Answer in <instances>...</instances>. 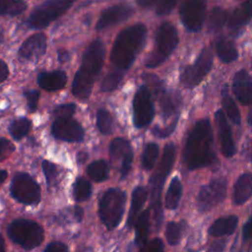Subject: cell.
<instances>
[{
  "label": "cell",
  "mask_w": 252,
  "mask_h": 252,
  "mask_svg": "<svg viewBox=\"0 0 252 252\" xmlns=\"http://www.w3.org/2000/svg\"><path fill=\"white\" fill-rule=\"evenodd\" d=\"M76 111V105L74 103L60 104L54 108L53 114L57 117H72Z\"/></svg>",
  "instance_id": "40"
},
{
  "label": "cell",
  "mask_w": 252,
  "mask_h": 252,
  "mask_svg": "<svg viewBox=\"0 0 252 252\" xmlns=\"http://www.w3.org/2000/svg\"><path fill=\"white\" fill-rule=\"evenodd\" d=\"M87 173L94 181L101 182L107 179L109 174V166L105 160H95L88 166Z\"/></svg>",
  "instance_id": "29"
},
{
  "label": "cell",
  "mask_w": 252,
  "mask_h": 252,
  "mask_svg": "<svg viewBox=\"0 0 252 252\" xmlns=\"http://www.w3.org/2000/svg\"><path fill=\"white\" fill-rule=\"evenodd\" d=\"M178 44V33L171 23L161 24L156 35V48L145 61L148 68H155L161 64Z\"/></svg>",
  "instance_id": "5"
},
{
  "label": "cell",
  "mask_w": 252,
  "mask_h": 252,
  "mask_svg": "<svg viewBox=\"0 0 252 252\" xmlns=\"http://www.w3.org/2000/svg\"><path fill=\"white\" fill-rule=\"evenodd\" d=\"M51 130L54 138L65 142H81L85 136L81 124L72 117H57Z\"/></svg>",
  "instance_id": "14"
},
{
  "label": "cell",
  "mask_w": 252,
  "mask_h": 252,
  "mask_svg": "<svg viewBox=\"0 0 252 252\" xmlns=\"http://www.w3.org/2000/svg\"><path fill=\"white\" fill-rule=\"evenodd\" d=\"M242 235H243L244 240H249L252 237V217L244 224L243 229H242Z\"/></svg>",
  "instance_id": "47"
},
{
  "label": "cell",
  "mask_w": 252,
  "mask_h": 252,
  "mask_svg": "<svg viewBox=\"0 0 252 252\" xmlns=\"http://www.w3.org/2000/svg\"><path fill=\"white\" fill-rule=\"evenodd\" d=\"M134 123L138 128L146 127L154 118L155 108L151 97V93L147 86H142L137 91L134 101Z\"/></svg>",
  "instance_id": "11"
},
{
  "label": "cell",
  "mask_w": 252,
  "mask_h": 252,
  "mask_svg": "<svg viewBox=\"0 0 252 252\" xmlns=\"http://www.w3.org/2000/svg\"><path fill=\"white\" fill-rule=\"evenodd\" d=\"M206 0H183L180 7V19L184 27L191 32H198L204 23Z\"/></svg>",
  "instance_id": "13"
},
{
  "label": "cell",
  "mask_w": 252,
  "mask_h": 252,
  "mask_svg": "<svg viewBox=\"0 0 252 252\" xmlns=\"http://www.w3.org/2000/svg\"><path fill=\"white\" fill-rule=\"evenodd\" d=\"M221 103L223 106V109L225 111V114L227 115V117L230 119V121H232L234 124L238 125L240 124L241 121V117H240V112L239 109L236 105V103L234 102V100L232 99V97L229 95L226 87L223 89L222 91V95H221Z\"/></svg>",
  "instance_id": "28"
},
{
  "label": "cell",
  "mask_w": 252,
  "mask_h": 252,
  "mask_svg": "<svg viewBox=\"0 0 252 252\" xmlns=\"http://www.w3.org/2000/svg\"><path fill=\"white\" fill-rule=\"evenodd\" d=\"M67 83L66 73L62 70H55L51 72H42L37 77L38 86L48 92L61 90Z\"/></svg>",
  "instance_id": "20"
},
{
  "label": "cell",
  "mask_w": 252,
  "mask_h": 252,
  "mask_svg": "<svg viewBox=\"0 0 252 252\" xmlns=\"http://www.w3.org/2000/svg\"><path fill=\"white\" fill-rule=\"evenodd\" d=\"M227 182L224 178H217L204 185L198 195V208L200 211H208L220 204L226 195Z\"/></svg>",
  "instance_id": "12"
},
{
  "label": "cell",
  "mask_w": 252,
  "mask_h": 252,
  "mask_svg": "<svg viewBox=\"0 0 252 252\" xmlns=\"http://www.w3.org/2000/svg\"><path fill=\"white\" fill-rule=\"evenodd\" d=\"M182 193V185L180 180L177 177H174L167 189V193L165 195V207L168 210H174L180 201Z\"/></svg>",
  "instance_id": "27"
},
{
  "label": "cell",
  "mask_w": 252,
  "mask_h": 252,
  "mask_svg": "<svg viewBox=\"0 0 252 252\" xmlns=\"http://www.w3.org/2000/svg\"><path fill=\"white\" fill-rule=\"evenodd\" d=\"M159 0H137V3L144 8H150L155 4H158Z\"/></svg>",
  "instance_id": "51"
},
{
  "label": "cell",
  "mask_w": 252,
  "mask_h": 252,
  "mask_svg": "<svg viewBox=\"0 0 252 252\" xmlns=\"http://www.w3.org/2000/svg\"><path fill=\"white\" fill-rule=\"evenodd\" d=\"M181 236V226L179 223L170 221L167 223L165 228V237L170 245H176Z\"/></svg>",
  "instance_id": "38"
},
{
  "label": "cell",
  "mask_w": 252,
  "mask_h": 252,
  "mask_svg": "<svg viewBox=\"0 0 252 252\" xmlns=\"http://www.w3.org/2000/svg\"><path fill=\"white\" fill-rule=\"evenodd\" d=\"M238 219L236 216H228L225 218H220L209 228V233L213 236H223L230 234L236 228Z\"/></svg>",
  "instance_id": "23"
},
{
  "label": "cell",
  "mask_w": 252,
  "mask_h": 252,
  "mask_svg": "<svg viewBox=\"0 0 252 252\" xmlns=\"http://www.w3.org/2000/svg\"><path fill=\"white\" fill-rule=\"evenodd\" d=\"M14 150L15 148L9 140L0 138V161L6 159L14 152Z\"/></svg>",
  "instance_id": "43"
},
{
  "label": "cell",
  "mask_w": 252,
  "mask_h": 252,
  "mask_svg": "<svg viewBox=\"0 0 252 252\" xmlns=\"http://www.w3.org/2000/svg\"><path fill=\"white\" fill-rule=\"evenodd\" d=\"M139 252H163V243L159 238L145 243Z\"/></svg>",
  "instance_id": "41"
},
{
  "label": "cell",
  "mask_w": 252,
  "mask_h": 252,
  "mask_svg": "<svg viewBox=\"0 0 252 252\" xmlns=\"http://www.w3.org/2000/svg\"><path fill=\"white\" fill-rule=\"evenodd\" d=\"M126 204L125 192L118 189H109L99 201L98 214L102 223L109 230L114 229L122 220Z\"/></svg>",
  "instance_id": "6"
},
{
  "label": "cell",
  "mask_w": 252,
  "mask_h": 252,
  "mask_svg": "<svg viewBox=\"0 0 252 252\" xmlns=\"http://www.w3.org/2000/svg\"><path fill=\"white\" fill-rule=\"evenodd\" d=\"M252 196V173L240 175L233 187V202L236 205L244 204Z\"/></svg>",
  "instance_id": "21"
},
{
  "label": "cell",
  "mask_w": 252,
  "mask_h": 252,
  "mask_svg": "<svg viewBox=\"0 0 252 252\" xmlns=\"http://www.w3.org/2000/svg\"><path fill=\"white\" fill-rule=\"evenodd\" d=\"M176 126V119L174 121H172V123L165 127V128H159L158 126H156L153 130V133L158 136V137H167L169 134H171L173 132V130L175 129Z\"/></svg>",
  "instance_id": "45"
},
{
  "label": "cell",
  "mask_w": 252,
  "mask_h": 252,
  "mask_svg": "<svg viewBox=\"0 0 252 252\" xmlns=\"http://www.w3.org/2000/svg\"><path fill=\"white\" fill-rule=\"evenodd\" d=\"M0 41H1V33H0Z\"/></svg>",
  "instance_id": "57"
},
{
  "label": "cell",
  "mask_w": 252,
  "mask_h": 252,
  "mask_svg": "<svg viewBox=\"0 0 252 252\" xmlns=\"http://www.w3.org/2000/svg\"><path fill=\"white\" fill-rule=\"evenodd\" d=\"M76 0H46L30 15L27 25L32 30H40L63 16Z\"/></svg>",
  "instance_id": "8"
},
{
  "label": "cell",
  "mask_w": 252,
  "mask_h": 252,
  "mask_svg": "<svg viewBox=\"0 0 252 252\" xmlns=\"http://www.w3.org/2000/svg\"><path fill=\"white\" fill-rule=\"evenodd\" d=\"M7 178V171L6 170H0V185L5 181Z\"/></svg>",
  "instance_id": "53"
},
{
  "label": "cell",
  "mask_w": 252,
  "mask_h": 252,
  "mask_svg": "<svg viewBox=\"0 0 252 252\" xmlns=\"http://www.w3.org/2000/svg\"><path fill=\"white\" fill-rule=\"evenodd\" d=\"M57 55H58V61L61 63H65L70 59V55H69L68 51H66L65 49L58 50Z\"/></svg>",
  "instance_id": "49"
},
{
  "label": "cell",
  "mask_w": 252,
  "mask_h": 252,
  "mask_svg": "<svg viewBox=\"0 0 252 252\" xmlns=\"http://www.w3.org/2000/svg\"><path fill=\"white\" fill-rule=\"evenodd\" d=\"M213 64V54L209 47H205L193 65L187 66L181 75V82L187 88L197 86L210 72Z\"/></svg>",
  "instance_id": "10"
},
{
  "label": "cell",
  "mask_w": 252,
  "mask_h": 252,
  "mask_svg": "<svg viewBox=\"0 0 252 252\" xmlns=\"http://www.w3.org/2000/svg\"><path fill=\"white\" fill-rule=\"evenodd\" d=\"M26 9L27 4L24 0H0V15L2 16H17Z\"/></svg>",
  "instance_id": "31"
},
{
  "label": "cell",
  "mask_w": 252,
  "mask_h": 252,
  "mask_svg": "<svg viewBox=\"0 0 252 252\" xmlns=\"http://www.w3.org/2000/svg\"><path fill=\"white\" fill-rule=\"evenodd\" d=\"M133 12V8L127 4L114 5L102 12L96 23V30L103 31L120 22H123L130 18Z\"/></svg>",
  "instance_id": "16"
},
{
  "label": "cell",
  "mask_w": 252,
  "mask_h": 252,
  "mask_svg": "<svg viewBox=\"0 0 252 252\" xmlns=\"http://www.w3.org/2000/svg\"><path fill=\"white\" fill-rule=\"evenodd\" d=\"M73 215H74V218L77 221H80L83 218V215H84V212L82 210V208L80 207H74L73 209Z\"/></svg>",
  "instance_id": "52"
},
{
  "label": "cell",
  "mask_w": 252,
  "mask_h": 252,
  "mask_svg": "<svg viewBox=\"0 0 252 252\" xmlns=\"http://www.w3.org/2000/svg\"><path fill=\"white\" fill-rule=\"evenodd\" d=\"M226 19H227L226 12L220 7H215L211 11L209 16L208 29L211 32H218L221 30L226 22Z\"/></svg>",
  "instance_id": "33"
},
{
  "label": "cell",
  "mask_w": 252,
  "mask_h": 252,
  "mask_svg": "<svg viewBox=\"0 0 252 252\" xmlns=\"http://www.w3.org/2000/svg\"><path fill=\"white\" fill-rule=\"evenodd\" d=\"M224 245H225L224 241H222V240L218 241L213 244V246L210 248V250L208 252H222Z\"/></svg>",
  "instance_id": "50"
},
{
  "label": "cell",
  "mask_w": 252,
  "mask_h": 252,
  "mask_svg": "<svg viewBox=\"0 0 252 252\" xmlns=\"http://www.w3.org/2000/svg\"><path fill=\"white\" fill-rule=\"evenodd\" d=\"M32 126V122L30 119L22 117V118H18L15 119L14 121L11 122V124L9 125V133L10 135L17 141L21 140L22 138H24L30 131Z\"/></svg>",
  "instance_id": "32"
},
{
  "label": "cell",
  "mask_w": 252,
  "mask_h": 252,
  "mask_svg": "<svg viewBox=\"0 0 252 252\" xmlns=\"http://www.w3.org/2000/svg\"><path fill=\"white\" fill-rule=\"evenodd\" d=\"M46 51V36L42 32H37L27 38L19 49L20 58L27 61L39 59Z\"/></svg>",
  "instance_id": "17"
},
{
  "label": "cell",
  "mask_w": 252,
  "mask_h": 252,
  "mask_svg": "<svg viewBox=\"0 0 252 252\" xmlns=\"http://www.w3.org/2000/svg\"><path fill=\"white\" fill-rule=\"evenodd\" d=\"M27 101H28V106L31 111H34L37 108V103H38V98H39V92L35 90H31L27 91L24 93Z\"/></svg>",
  "instance_id": "44"
},
{
  "label": "cell",
  "mask_w": 252,
  "mask_h": 252,
  "mask_svg": "<svg viewBox=\"0 0 252 252\" xmlns=\"http://www.w3.org/2000/svg\"><path fill=\"white\" fill-rule=\"evenodd\" d=\"M9 76V69L7 64L0 59V83L4 82Z\"/></svg>",
  "instance_id": "48"
},
{
  "label": "cell",
  "mask_w": 252,
  "mask_h": 252,
  "mask_svg": "<svg viewBox=\"0 0 252 252\" xmlns=\"http://www.w3.org/2000/svg\"><path fill=\"white\" fill-rule=\"evenodd\" d=\"M216 122H217L218 131H219V137H220L222 155L226 158H230L235 153V146L232 139L229 124L225 118L224 112L220 109L216 112Z\"/></svg>",
  "instance_id": "18"
},
{
  "label": "cell",
  "mask_w": 252,
  "mask_h": 252,
  "mask_svg": "<svg viewBox=\"0 0 252 252\" xmlns=\"http://www.w3.org/2000/svg\"><path fill=\"white\" fill-rule=\"evenodd\" d=\"M175 147L172 143L167 144L163 150L161 160L157 167L156 171L152 175L149 183V194L151 200V206L154 210V216L156 224L158 226L162 220V211L160 204L161 190L166 176L169 174L175 159Z\"/></svg>",
  "instance_id": "4"
},
{
  "label": "cell",
  "mask_w": 252,
  "mask_h": 252,
  "mask_svg": "<svg viewBox=\"0 0 252 252\" xmlns=\"http://www.w3.org/2000/svg\"><path fill=\"white\" fill-rule=\"evenodd\" d=\"M44 252H68V247L66 244L59 242V241H55V242H51L49 243Z\"/></svg>",
  "instance_id": "46"
},
{
  "label": "cell",
  "mask_w": 252,
  "mask_h": 252,
  "mask_svg": "<svg viewBox=\"0 0 252 252\" xmlns=\"http://www.w3.org/2000/svg\"><path fill=\"white\" fill-rule=\"evenodd\" d=\"M247 120H248V123L252 126V109L249 111L248 113V117H247Z\"/></svg>",
  "instance_id": "55"
},
{
  "label": "cell",
  "mask_w": 252,
  "mask_h": 252,
  "mask_svg": "<svg viewBox=\"0 0 252 252\" xmlns=\"http://www.w3.org/2000/svg\"><path fill=\"white\" fill-rule=\"evenodd\" d=\"M216 49L219 58L224 63H229L235 60L238 56L234 44L224 36H221L218 39L216 43Z\"/></svg>",
  "instance_id": "26"
},
{
  "label": "cell",
  "mask_w": 252,
  "mask_h": 252,
  "mask_svg": "<svg viewBox=\"0 0 252 252\" xmlns=\"http://www.w3.org/2000/svg\"><path fill=\"white\" fill-rule=\"evenodd\" d=\"M42 170L45 175L46 183L49 186H52L56 182L57 176H58V171H57L56 165L49 160H43L42 161Z\"/></svg>",
  "instance_id": "39"
},
{
  "label": "cell",
  "mask_w": 252,
  "mask_h": 252,
  "mask_svg": "<svg viewBox=\"0 0 252 252\" xmlns=\"http://www.w3.org/2000/svg\"><path fill=\"white\" fill-rule=\"evenodd\" d=\"M150 210L144 211L139 217L136 222V236L135 240L138 246L142 247L148 242L149 230H150Z\"/></svg>",
  "instance_id": "25"
},
{
  "label": "cell",
  "mask_w": 252,
  "mask_h": 252,
  "mask_svg": "<svg viewBox=\"0 0 252 252\" xmlns=\"http://www.w3.org/2000/svg\"><path fill=\"white\" fill-rule=\"evenodd\" d=\"M183 158L189 169L209 166L215 162L213 132L209 119L196 122L188 135Z\"/></svg>",
  "instance_id": "1"
},
{
  "label": "cell",
  "mask_w": 252,
  "mask_h": 252,
  "mask_svg": "<svg viewBox=\"0 0 252 252\" xmlns=\"http://www.w3.org/2000/svg\"><path fill=\"white\" fill-rule=\"evenodd\" d=\"M81 252H94V250H93L92 248L88 247V248H85V249H83Z\"/></svg>",
  "instance_id": "56"
},
{
  "label": "cell",
  "mask_w": 252,
  "mask_h": 252,
  "mask_svg": "<svg viewBox=\"0 0 252 252\" xmlns=\"http://www.w3.org/2000/svg\"><path fill=\"white\" fill-rule=\"evenodd\" d=\"M10 192L14 199L25 205H36L40 201V187L28 173L15 174L10 185Z\"/></svg>",
  "instance_id": "9"
},
{
  "label": "cell",
  "mask_w": 252,
  "mask_h": 252,
  "mask_svg": "<svg viewBox=\"0 0 252 252\" xmlns=\"http://www.w3.org/2000/svg\"><path fill=\"white\" fill-rule=\"evenodd\" d=\"M96 125L98 127V130L104 135H108L112 132V118L107 110L99 109L97 111Z\"/></svg>",
  "instance_id": "37"
},
{
  "label": "cell",
  "mask_w": 252,
  "mask_h": 252,
  "mask_svg": "<svg viewBox=\"0 0 252 252\" xmlns=\"http://www.w3.org/2000/svg\"><path fill=\"white\" fill-rule=\"evenodd\" d=\"M0 252H5V242L1 234H0Z\"/></svg>",
  "instance_id": "54"
},
{
  "label": "cell",
  "mask_w": 252,
  "mask_h": 252,
  "mask_svg": "<svg viewBox=\"0 0 252 252\" xmlns=\"http://www.w3.org/2000/svg\"><path fill=\"white\" fill-rule=\"evenodd\" d=\"M252 18V0H247L234 10L229 19V29L240 30Z\"/></svg>",
  "instance_id": "22"
},
{
  "label": "cell",
  "mask_w": 252,
  "mask_h": 252,
  "mask_svg": "<svg viewBox=\"0 0 252 252\" xmlns=\"http://www.w3.org/2000/svg\"><path fill=\"white\" fill-rule=\"evenodd\" d=\"M232 90L242 104H252V77L245 70H239L234 75Z\"/></svg>",
  "instance_id": "19"
},
{
  "label": "cell",
  "mask_w": 252,
  "mask_h": 252,
  "mask_svg": "<svg viewBox=\"0 0 252 252\" xmlns=\"http://www.w3.org/2000/svg\"><path fill=\"white\" fill-rule=\"evenodd\" d=\"M10 239L26 250H31L38 246L43 240V229L35 221L18 219L13 220L8 228Z\"/></svg>",
  "instance_id": "7"
},
{
  "label": "cell",
  "mask_w": 252,
  "mask_h": 252,
  "mask_svg": "<svg viewBox=\"0 0 252 252\" xmlns=\"http://www.w3.org/2000/svg\"><path fill=\"white\" fill-rule=\"evenodd\" d=\"M148 198V191L144 187H137L132 194V203H131V208L129 211L128 215V220H127V225L128 227H132L136 221L138 213L144 206L146 200Z\"/></svg>",
  "instance_id": "24"
},
{
  "label": "cell",
  "mask_w": 252,
  "mask_h": 252,
  "mask_svg": "<svg viewBox=\"0 0 252 252\" xmlns=\"http://www.w3.org/2000/svg\"><path fill=\"white\" fill-rule=\"evenodd\" d=\"M180 103V95L175 92H165L160 96V107L164 116L171 115Z\"/></svg>",
  "instance_id": "30"
},
{
  "label": "cell",
  "mask_w": 252,
  "mask_h": 252,
  "mask_svg": "<svg viewBox=\"0 0 252 252\" xmlns=\"http://www.w3.org/2000/svg\"><path fill=\"white\" fill-rule=\"evenodd\" d=\"M178 0H159L157 4V14L163 16L168 14L175 6Z\"/></svg>",
  "instance_id": "42"
},
{
  "label": "cell",
  "mask_w": 252,
  "mask_h": 252,
  "mask_svg": "<svg viewBox=\"0 0 252 252\" xmlns=\"http://www.w3.org/2000/svg\"><path fill=\"white\" fill-rule=\"evenodd\" d=\"M146 34L147 29L143 24L133 25L120 32L110 54V60L116 69L124 72L131 67L144 45Z\"/></svg>",
  "instance_id": "3"
},
{
  "label": "cell",
  "mask_w": 252,
  "mask_h": 252,
  "mask_svg": "<svg viewBox=\"0 0 252 252\" xmlns=\"http://www.w3.org/2000/svg\"><path fill=\"white\" fill-rule=\"evenodd\" d=\"M105 48L101 40L94 39L86 49L81 67L77 71L72 93L79 99H87L93 90L94 84L98 77L104 61Z\"/></svg>",
  "instance_id": "2"
},
{
  "label": "cell",
  "mask_w": 252,
  "mask_h": 252,
  "mask_svg": "<svg viewBox=\"0 0 252 252\" xmlns=\"http://www.w3.org/2000/svg\"><path fill=\"white\" fill-rule=\"evenodd\" d=\"M158 156V147L155 143H150L146 146L143 156H142V164L143 167L147 170H150L154 167L157 158Z\"/></svg>",
  "instance_id": "35"
},
{
  "label": "cell",
  "mask_w": 252,
  "mask_h": 252,
  "mask_svg": "<svg viewBox=\"0 0 252 252\" xmlns=\"http://www.w3.org/2000/svg\"><path fill=\"white\" fill-rule=\"evenodd\" d=\"M123 78V71L115 69L109 72L103 79L101 83L102 92H111L115 90Z\"/></svg>",
  "instance_id": "36"
},
{
  "label": "cell",
  "mask_w": 252,
  "mask_h": 252,
  "mask_svg": "<svg viewBox=\"0 0 252 252\" xmlns=\"http://www.w3.org/2000/svg\"><path fill=\"white\" fill-rule=\"evenodd\" d=\"M110 157L113 160L120 161V172L121 178H125L130 171L132 160H133V152L129 142L123 138L114 139L109 146Z\"/></svg>",
  "instance_id": "15"
},
{
  "label": "cell",
  "mask_w": 252,
  "mask_h": 252,
  "mask_svg": "<svg viewBox=\"0 0 252 252\" xmlns=\"http://www.w3.org/2000/svg\"><path fill=\"white\" fill-rule=\"evenodd\" d=\"M92 194V185L91 183L83 177H80L76 180L73 187V195L77 202H83L90 198Z\"/></svg>",
  "instance_id": "34"
}]
</instances>
